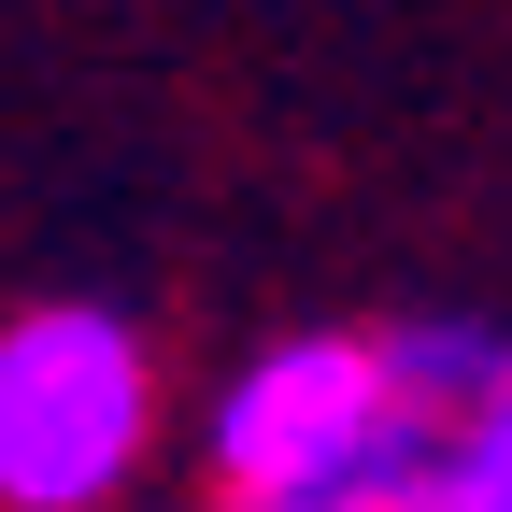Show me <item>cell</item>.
Instances as JSON below:
<instances>
[{"mask_svg": "<svg viewBox=\"0 0 512 512\" xmlns=\"http://www.w3.org/2000/svg\"><path fill=\"white\" fill-rule=\"evenodd\" d=\"M171 441V384L143 313L29 299L0 313V512H128Z\"/></svg>", "mask_w": 512, "mask_h": 512, "instance_id": "cell-1", "label": "cell"}, {"mask_svg": "<svg viewBox=\"0 0 512 512\" xmlns=\"http://www.w3.org/2000/svg\"><path fill=\"white\" fill-rule=\"evenodd\" d=\"M370 470H427V413L384 356V328H285L200 413L214 498H299V484H370Z\"/></svg>", "mask_w": 512, "mask_h": 512, "instance_id": "cell-2", "label": "cell"}, {"mask_svg": "<svg viewBox=\"0 0 512 512\" xmlns=\"http://www.w3.org/2000/svg\"><path fill=\"white\" fill-rule=\"evenodd\" d=\"M384 356H399V384H413V413H427V427H441V413H470L484 384L512 370V342L470 328V313H399V328H384Z\"/></svg>", "mask_w": 512, "mask_h": 512, "instance_id": "cell-3", "label": "cell"}, {"mask_svg": "<svg viewBox=\"0 0 512 512\" xmlns=\"http://www.w3.org/2000/svg\"><path fill=\"white\" fill-rule=\"evenodd\" d=\"M427 512H512V370L427 427Z\"/></svg>", "mask_w": 512, "mask_h": 512, "instance_id": "cell-4", "label": "cell"}, {"mask_svg": "<svg viewBox=\"0 0 512 512\" xmlns=\"http://www.w3.org/2000/svg\"><path fill=\"white\" fill-rule=\"evenodd\" d=\"M214 512H427V470H370V484H299V498H214Z\"/></svg>", "mask_w": 512, "mask_h": 512, "instance_id": "cell-5", "label": "cell"}]
</instances>
